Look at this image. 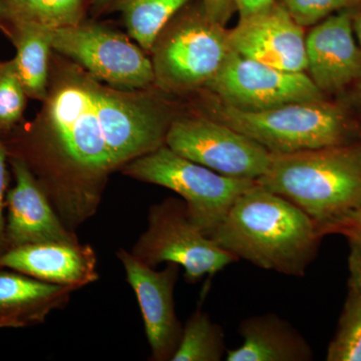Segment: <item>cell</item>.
<instances>
[{
    "label": "cell",
    "mask_w": 361,
    "mask_h": 361,
    "mask_svg": "<svg viewBox=\"0 0 361 361\" xmlns=\"http://www.w3.org/2000/svg\"><path fill=\"white\" fill-rule=\"evenodd\" d=\"M175 118L149 89L104 85L73 61H59L35 120L1 137L8 158L25 163L75 231L97 213L109 177L164 146Z\"/></svg>",
    "instance_id": "1"
},
{
    "label": "cell",
    "mask_w": 361,
    "mask_h": 361,
    "mask_svg": "<svg viewBox=\"0 0 361 361\" xmlns=\"http://www.w3.org/2000/svg\"><path fill=\"white\" fill-rule=\"evenodd\" d=\"M323 236L298 207L255 183L240 195L210 238L238 260L303 277Z\"/></svg>",
    "instance_id": "2"
},
{
    "label": "cell",
    "mask_w": 361,
    "mask_h": 361,
    "mask_svg": "<svg viewBox=\"0 0 361 361\" xmlns=\"http://www.w3.org/2000/svg\"><path fill=\"white\" fill-rule=\"evenodd\" d=\"M256 183L298 207L323 235L336 233L361 203V144L272 154Z\"/></svg>",
    "instance_id": "3"
},
{
    "label": "cell",
    "mask_w": 361,
    "mask_h": 361,
    "mask_svg": "<svg viewBox=\"0 0 361 361\" xmlns=\"http://www.w3.org/2000/svg\"><path fill=\"white\" fill-rule=\"evenodd\" d=\"M155 85L184 94L209 84L232 51L229 30L209 18L201 4L187 6L164 27L151 49Z\"/></svg>",
    "instance_id": "4"
},
{
    "label": "cell",
    "mask_w": 361,
    "mask_h": 361,
    "mask_svg": "<svg viewBox=\"0 0 361 361\" xmlns=\"http://www.w3.org/2000/svg\"><path fill=\"white\" fill-rule=\"evenodd\" d=\"M212 118L247 135L273 155L346 144L348 118L326 99L292 103L260 111L236 110L217 102Z\"/></svg>",
    "instance_id": "5"
},
{
    "label": "cell",
    "mask_w": 361,
    "mask_h": 361,
    "mask_svg": "<svg viewBox=\"0 0 361 361\" xmlns=\"http://www.w3.org/2000/svg\"><path fill=\"white\" fill-rule=\"evenodd\" d=\"M122 171L133 179L179 195L190 219L208 237L212 236L240 195L256 183L226 177L175 153L166 145L130 161Z\"/></svg>",
    "instance_id": "6"
},
{
    "label": "cell",
    "mask_w": 361,
    "mask_h": 361,
    "mask_svg": "<svg viewBox=\"0 0 361 361\" xmlns=\"http://www.w3.org/2000/svg\"><path fill=\"white\" fill-rule=\"evenodd\" d=\"M130 253L149 267L176 263L185 270L189 283H196L206 276L212 278L238 261L192 222L186 204L178 198L166 199L151 206L148 228Z\"/></svg>",
    "instance_id": "7"
},
{
    "label": "cell",
    "mask_w": 361,
    "mask_h": 361,
    "mask_svg": "<svg viewBox=\"0 0 361 361\" xmlns=\"http://www.w3.org/2000/svg\"><path fill=\"white\" fill-rule=\"evenodd\" d=\"M52 49L97 80L123 90L155 85L152 59L123 33L97 23H82L52 30Z\"/></svg>",
    "instance_id": "8"
},
{
    "label": "cell",
    "mask_w": 361,
    "mask_h": 361,
    "mask_svg": "<svg viewBox=\"0 0 361 361\" xmlns=\"http://www.w3.org/2000/svg\"><path fill=\"white\" fill-rule=\"evenodd\" d=\"M165 145L226 177L254 182L266 174L272 161L264 147L212 116L175 118Z\"/></svg>",
    "instance_id": "9"
},
{
    "label": "cell",
    "mask_w": 361,
    "mask_h": 361,
    "mask_svg": "<svg viewBox=\"0 0 361 361\" xmlns=\"http://www.w3.org/2000/svg\"><path fill=\"white\" fill-rule=\"evenodd\" d=\"M206 87L221 104L244 111L325 99L307 73L279 70L234 51Z\"/></svg>",
    "instance_id": "10"
},
{
    "label": "cell",
    "mask_w": 361,
    "mask_h": 361,
    "mask_svg": "<svg viewBox=\"0 0 361 361\" xmlns=\"http://www.w3.org/2000/svg\"><path fill=\"white\" fill-rule=\"evenodd\" d=\"M127 280L134 290L144 320L152 360L169 361L179 345L183 325L176 314L174 289L180 266L167 263L157 271L135 258L130 252H116Z\"/></svg>",
    "instance_id": "11"
},
{
    "label": "cell",
    "mask_w": 361,
    "mask_h": 361,
    "mask_svg": "<svg viewBox=\"0 0 361 361\" xmlns=\"http://www.w3.org/2000/svg\"><path fill=\"white\" fill-rule=\"evenodd\" d=\"M232 51L273 68L305 73L306 35L280 0L239 18L229 30Z\"/></svg>",
    "instance_id": "12"
},
{
    "label": "cell",
    "mask_w": 361,
    "mask_h": 361,
    "mask_svg": "<svg viewBox=\"0 0 361 361\" xmlns=\"http://www.w3.org/2000/svg\"><path fill=\"white\" fill-rule=\"evenodd\" d=\"M14 185L6 195L7 250L44 242L78 243L77 235L61 221L51 202L30 168L18 159L8 158Z\"/></svg>",
    "instance_id": "13"
},
{
    "label": "cell",
    "mask_w": 361,
    "mask_h": 361,
    "mask_svg": "<svg viewBox=\"0 0 361 361\" xmlns=\"http://www.w3.org/2000/svg\"><path fill=\"white\" fill-rule=\"evenodd\" d=\"M308 75L323 94H336L361 80V47L353 8L343 9L312 26L306 35Z\"/></svg>",
    "instance_id": "14"
},
{
    "label": "cell",
    "mask_w": 361,
    "mask_h": 361,
    "mask_svg": "<svg viewBox=\"0 0 361 361\" xmlns=\"http://www.w3.org/2000/svg\"><path fill=\"white\" fill-rule=\"evenodd\" d=\"M0 268L78 290L99 279L96 252L87 244L44 242L0 254Z\"/></svg>",
    "instance_id": "15"
},
{
    "label": "cell",
    "mask_w": 361,
    "mask_h": 361,
    "mask_svg": "<svg viewBox=\"0 0 361 361\" xmlns=\"http://www.w3.org/2000/svg\"><path fill=\"white\" fill-rule=\"evenodd\" d=\"M73 291L71 287L0 268V329L42 324L52 311L66 307Z\"/></svg>",
    "instance_id": "16"
},
{
    "label": "cell",
    "mask_w": 361,
    "mask_h": 361,
    "mask_svg": "<svg viewBox=\"0 0 361 361\" xmlns=\"http://www.w3.org/2000/svg\"><path fill=\"white\" fill-rule=\"evenodd\" d=\"M243 343L227 349L226 361H310V344L290 323L274 314L251 316L240 323Z\"/></svg>",
    "instance_id": "17"
},
{
    "label": "cell",
    "mask_w": 361,
    "mask_h": 361,
    "mask_svg": "<svg viewBox=\"0 0 361 361\" xmlns=\"http://www.w3.org/2000/svg\"><path fill=\"white\" fill-rule=\"evenodd\" d=\"M0 30L16 49L18 75L28 99L42 102L51 73L52 30L25 23H0Z\"/></svg>",
    "instance_id": "18"
},
{
    "label": "cell",
    "mask_w": 361,
    "mask_h": 361,
    "mask_svg": "<svg viewBox=\"0 0 361 361\" xmlns=\"http://www.w3.org/2000/svg\"><path fill=\"white\" fill-rule=\"evenodd\" d=\"M193 0H114L108 11L122 13L128 32L141 49L151 51L170 20Z\"/></svg>",
    "instance_id": "19"
},
{
    "label": "cell",
    "mask_w": 361,
    "mask_h": 361,
    "mask_svg": "<svg viewBox=\"0 0 361 361\" xmlns=\"http://www.w3.org/2000/svg\"><path fill=\"white\" fill-rule=\"evenodd\" d=\"M92 0H0V23H25L49 30L77 25Z\"/></svg>",
    "instance_id": "20"
},
{
    "label": "cell",
    "mask_w": 361,
    "mask_h": 361,
    "mask_svg": "<svg viewBox=\"0 0 361 361\" xmlns=\"http://www.w3.org/2000/svg\"><path fill=\"white\" fill-rule=\"evenodd\" d=\"M226 353L222 327L197 308L183 326L179 345L171 361H220Z\"/></svg>",
    "instance_id": "21"
},
{
    "label": "cell",
    "mask_w": 361,
    "mask_h": 361,
    "mask_svg": "<svg viewBox=\"0 0 361 361\" xmlns=\"http://www.w3.org/2000/svg\"><path fill=\"white\" fill-rule=\"evenodd\" d=\"M329 361H361V291L351 289L327 350Z\"/></svg>",
    "instance_id": "22"
},
{
    "label": "cell",
    "mask_w": 361,
    "mask_h": 361,
    "mask_svg": "<svg viewBox=\"0 0 361 361\" xmlns=\"http://www.w3.org/2000/svg\"><path fill=\"white\" fill-rule=\"evenodd\" d=\"M27 99L14 59L0 61V134L23 123Z\"/></svg>",
    "instance_id": "23"
},
{
    "label": "cell",
    "mask_w": 361,
    "mask_h": 361,
    "mask_svg": "<svg viewBox=\"0 0 361 361\" xmlns=\"http://www.w3.org/2000/svg\"><path fill=\"white\" fill-rule=\"evenodd\" d=\"M303 27L315 25L331 14L360 6L361 0H280Z\"/></svg>",
    "instance_id": "24"
},
{
    "label": "cell",
    "mask_w": 361,
    "mask_h": 361,
    "mask_svg": "<svg viewBox=\"0 0 361 361\" xmlns=\"http://www.w3.org/2000/svg\"><path fill=\"white\" fill-rule=\"evenodd\" d=\"M274 1L276 0H201L200 4L209 18L225 26L233 13H238L239 18H244Z\"/></svg>",
    "instance_id": "25"
},
{
    "label": "cell",
    "mask_w": 361,
    "mask_h": 361,
    "mask_svg": "<svg viewBox=\"0 0 361 361\" xmlns=\"http://www.w3.org/2000/svg\"><path fill=\"white\" fill-rule=\"evenodd\" d=\"M8 155L0 134V254L7 250L6 242V205L8 190V172H7Z\"/></svg>",
    "instance_id": "26"
},
{
    "label": "cell",
    "mask_w": 361,
    "mask_h": 361,
    "mask_svg": "<svg viewBox=\"0 0 361 361\" xmlns=\"http://www.w3.org/2000/svg\"><path fill=\"white\" fill-rule=\"evenodd\" d=\"M336 233L345 235L350 240V244L361 247V203L342 223Z\"/></svg>",
    "instance_id": "27"
},
{
    "label": "cell",
    "mask_w": 361,
    "mask_h": 361,
    "mask_svg": "<svg viewBox=\"0 0 361 361\" xmlns=\"http://www.w3.org/2000/svg\"><path fill=\"white\" fill-rule=\"evenodd\" d=\"M349 270H350V289L361 291V247L351 244L349 256Z\"/></svg>",
    "instance_id": "28"
},
{
    "label": "cell",
    "mask_w": 361,
    "mask_h": 361,
    "mask_svg": "<svg viewBox=\"0 0 361 361\" xmlns=\"http://www.w3.org/2000/svg\"><path fill=\"white\" fill-rule=\"evenodd\" d=\"M353 23L356 39L361 47V4L353 8Z\"/></svg>",
    "instance_id": "29"
},
{
    "label": "cell",
    "mask_w": 361,
    "mask_h": 361,
    "mask_svg": "<svg viewBox=\"0 0 361 361\" xmlns=\"http://www.w3.org/2000/svg\"><path fill=\"white\" fill-rule=\"evenodd\" d=\"M113 1L114 0H92L90 1V8H92V13L99 14L104 13V11H108Z\"/></svg>",
    "instance_id": "30"
},
{
    "label": "cell",
    "mask_w": 361,
    "mask_h": 361,
    "mask_svg": "<svg viewBox=\"0 0 361 361\" xmlns=\"http://www.w3.org/2000/svg\"><path fill=\"white\" fill-rule=\"evenodd\" d=\"M360 84L357 85V99H360L361 103V80H360Z\"/></svg>",
    "instance_id": "31"
}]
</instances>
